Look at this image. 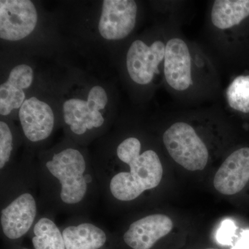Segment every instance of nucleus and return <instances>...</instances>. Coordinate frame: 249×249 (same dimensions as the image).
<instances>
[{
	"label": "nucleus",
	"instance_id": "1",
	"mask_svg": "<svg viewBox=\"0 0 249 249\" xmlns=\"http://www.w3.org/2000/svg\"><path fill=\"white\" fill-rule=\"evenodd\" d=\"M36 170L46 200L57 211H85L101 191L93 163L77 147L48 152L40 157Z\"/></svg>",
	"mask_w": 249,
	"mask_h": 249
},
{
	"label": "nucleus",
	"instance_id": "2",
	"mask_svg": "<svg viewBox=\"0 0 249 249\" xmlns=\"http://www.w3.org/2000/svg\"><path fill=\"white\" fill-rule=\"evenodd\" d=\"M142 148L139 139L127 137L117 145L113 158L106 156L98 160L128 168L98 178L101 191L107 201L131 202L160 184L163 168L160 157L152 150L142 152Z\"/></svg>",
	"mask_w": 249,
	"mask_h": 249
},
{
	"label": "nucleus",
	"instance_id": "3",
	"mask_svg": "<svg viewBox=\"0 0 249 249\" xmlns=\"http://www.w3.org/2000/svg\"><path fill=\"white\" fill-rule=\"evenodd\" d=\"M107 103V91L100 85L90 88L87 99L71 98L64 101V122L70 133L77 138H85L102 128L106 123L103 111Z\"/></svg>",
	"mask_w": 249,
	"mask_h": 249
},
{
	"label": "nucleus",
	"instance_id": "4",
	"mask_svg": "<svg viewBox=\"0 0 249 249\" xmlns=\"http://www.w3.org/2000/svg\"><path fill=\"white\" fill-rule=\"evenodd\" d=\"M168 153L185 169L204 170L209 160V150L194 128L186 123L172 124L163 136Z\"/></svg>",
	"mask_w": 249,
	"mask_h": 249
},
{
	"label": "nucleus",
	"instance_id": "5",
	"mask_svg": "<svg viewBox=\"0 0 249 249\" xmlns=\"http://www.w3.org/2000/svg\"><path fill=\"white\" fill-rule=\"evenodd\" d=\"M13 193L1 204V232L11 240H19L31 231L37 219L38 205L34 193L27 188Z\"/></svg>",
	"mask_w": 249,
	"mask_h": 249
},
{
	"label": "nucleus",
	"instance_id": "6",
	"mask_svg": "<svg viewBox=\"0 0 249 249\" xmlns=\"http://www.w3.org/2000/svg\"><path fill=\"white\" fill-rule=\"evenodd\" d=\"M37 12L30 0L0 1V37L7 41H19L34 31Z\"/></svg>",
	"mask_w": 249,
	"mask_h": 249
},
{
	"label": "nucleus",
	"instance_id": "7",
	"mask_svg": "<svg viewBox=\"0 0 249 249\" xmlns=\"http://www.w3.org/2000/svg\"><path fill=\"white\" fill-rule=\"evenodd\" d=\"M137 4L134 0H104L98 31L107 40H122L135 27Z\"/></svg>",
	"mask_w": 249,
	"mask_h": 249
},
{
	"label": "nucleus",
	"instance_id": "8",
	"mask_svg": "<svg viewBox=\"0 0 249 249\" xmlns=\"http://www.w3.org/2000/svg\"><path fill=\"white\" fill-rule=\"evenodd\" d=\"M165 45L157 40L150 45L143 41L137 40L132 42L126 56V67L131 79L139 85L151 83L158 67L164 60Z\"/></svg>",
	"mask_w": 249,
	"mask_h": 249
},
{
	"label": "nucleus",
	"instance_id": "9",
	"mask_svg": "<svg viewBox=\"0 0 249 249\" xmlns=\"http://www.w3.org/2000/svg\"><path fill=\"white\" fill-rule=\"evenodd\" d=\"M18 116L23 134L29 142H45L53 133L55 116L45 101L34 96L27 98L19 108Z\"/></svg>",
	"mask_w": 249,
	"mask_h": 249
},
{
	"label": "nucleus",
	"instance_id": "10",
	"mask_svg": "<svg viewBox=\"0 0 249 249\" xmlns=\"http://www.w3.org/2000/svg\"><path fill=\"white\" fill-rule=\"evenodd\" d=\"M173 228V221L168 216L149 214L129 226L124 234V240L132 249H151L160 239L170 233Z\"/></svg>",
	"mask_w": 249,
	"mask_h": 249
},
{
	"label": "nucleus",
	"instance_id": "11",
	"mask_svg": "<svg viewBox=\"0 0 249 249\" xmlns=\"http://www.w3.org/2000/svg\"><path fill=\"white\" fill-rule=\"evenodd\" d=\"M249 181V147H242L226 159L214 175V188L221 194L240 193Z\"/></svg>",
	"mask_w": 249,
	"mask_h": 249
},
{
	"label": "nucleus",
	"instance_id": "12",
	"mask_svg": "<svg viewBox=\"0 0 249 249\" xmlns=\"http://www.w3.org/2000/svg\"><path fill=\"white\" fill-rule=\"evenodd\" d=\"M164 75L168 84L177 91H185L193 83L191 53L181 39H170L165 45Z\"/></svg>",
	"mask_w": 249,
	"mask_h": 249
},
{
	"label": "nucleus",
	"instance_id": "13",
	"mask_svg": "<svg viewBox=\"0 0 249 249\" xmlns=\"http://www.w3.org/2000/svg\"><path fill=\"white\" fill-rule=\"evenodd\" d=\"M32 67L21 64L13 68L7 80L0 86V114L9 115L22 107L26 100L24 90L30 88L34 80Z\"/></svg>",
	"mask_w": 249,
	"mask_h": 249
},
{
	"label": "nucleus",
	"instance_id": "14",
	"mask_svg": "<svg viewBox=\"0 0 249 249\" xmlns=\"http://www.w3.org/2000/svg\"><path fill=\"white\" fill-rule=\"evenodd\" d=\"M61 231L66 249H100L107 242L106 231L86 219L69 223Z\"/></svg>",
	"mask_w": 249,
	"mask_h": 249
},
{
	"label": "nucleus",
	"instance_id": "15",
	"mask_svg": "<svg viewBox=\"0 0 249 249\" xmlns=\"http://www.w3.org/2000/svg\"><path fill=\"white\" fill-rule=\"evenodd\" d=\"M249 16V0H216L211 11V21L217 29L235 27Z\"/></svg>",
	"mask_w": 249,
	"mask_h": 249
},
{
	"label": "nucleus",
	"instance_id": "16",
	"mask_svg": "<svg viewBox=\"0 0 249 249\" xmlns=\"http://www.w3.org/2000/svg\"><path fill=\"white\" fill-rule=\"evenodd\" d=\"M32 244L35 249H66L62 231L53 219L41 216L33 227Z\"/></svg>",
	"mask_w": 249,
	"mask_h": 249
},
{
	"label": "nucleus",
	"instance_id": "17",
	"mask_svg": "<svg viewBox=\"0 0 249 249\" xmlns=\"http://www.w3.org/2000/svg\"><path fill=\"white\" fill-rule=\"evenodd\" d=\"M227 96L232 109L249 113V75L237 77L228 88Z\"/></svg>",
	"mask_w": 249,
	"mask_h": 249
},
{
	"label": "nucleus",
	"instance_id": "18",
	"mask_svg": "<svg viewBox=\"0 0 249 249\" xmlns=\"http://www.w3.org/2000/svg\"><path fill=\"white\" fill-rule=\"evenodd\" d=\"M14 151V136L9 124L0 121V170L5 173L12 160Z\"/></svg>",
	"mask_w": 249,
	"mask_h": 249
},
{
	"label": "nucleus",
	"instance_id": "19",
	"mask_svg": "<svg viewBox=\"0 0 249 249\" xmlns=\"http://www.w3.org/2000/svg\"><path fill=\"white\" fill-rule=\"evenodd\" d=\"M235 224L230 219H227L221 224V227L218 230L217 240L219 243L222 245H230L231 243L232 237L235 232Z\"/></svg>",
	"mask_w": 249,
	"mask_h": 249
},
{
	"label": "nucleus",
	"instance_id": "20",
	"mask_svg": "<svg viewBox=\"0 0 249 249\" xmlns=\"http://www.w3.org/2000/svg\"><path fill=\"white\" fill-rule=\"evenodd\" d=\"M232 249H249V231L242 233L240 240Z\"/></svg>",
	"mask_w": 249,
	"mask_h": 249
},
{
	"label": "nucleus",
	"instance_id": "21",
	"mask_svg": "<svg viewBox=\"0 0 249 249\" xmlns=\"http://www.w3.org/2000/svg\"><path fill=\"white\" fill-rule=\"evenodd\" d=\"M215 249V248H208V249Z\"/></svg>",
	"mask_w": 249,
	"mask_h": 249
},
{
	"label": "nucleus",
	"instance_id": "22",
	"mask_svg": "<svg viewBox=\"0 0 249 249\" xmlns=\"http://www.w3.org/2000/svg\"></svg>",
	"mask_w": 249,
	"mask_h": 249
}]
</instances>
